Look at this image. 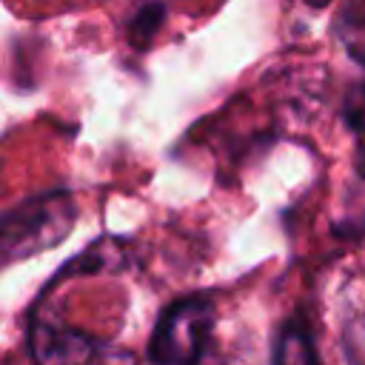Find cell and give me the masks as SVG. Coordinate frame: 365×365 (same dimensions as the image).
I'll return each mask as SVG.
<instances>
[{
	"instance_id": "6da1fadb",
	"label": "cell",
	"mask_w": 365,
	"mask_h": 365,
	"mask_svg": "<svg viewBox=\"0 0 365 365\" xmlns=\"http://www.w3.org/2000/svg\"><path fill=\"white\" fill-rule=\"evenodd\" d=\"M77 222V202L74 194L66 188L34 194L20 200L3 214L0 222V251L3 262L29 259L40 251L60 245Z\"/></svg>"
},
{
	"instance_id": "7a4b0ae2",
	"label": "cell",
	"mask_w": 365,
	"mask_h": 365,
	"mask_svg": "<svg viewBox=\"0 0 365 365\" xmlns=\"http://www.w3.org/2000/svg\"><path fill=\"white\" fill-rule=\"evenodd\" d=\"M214 328V302L202 294L174 299L157 317V325L148 339L151 362H200Z\"/></svg>"
},
{
	"instance_id": "3957f363",
	"label": "cell",
	"mask_w": 365,
	"mask_h": 365,
	"mask_svg": "<svg viewBox=\"0 0 365 365\" xmlns=\"http://www.w3.org/2000/svg\"><path fill=\"white\" fill-rule=\"evenodd\" d=\"M29 351L37 362H88L100 356V342L68 325L34 317L29 325Z\"/></svg>"
},
{
	"instance_id": "277c9868",
	"label": "cell",
	"mask_w": 365,
	"mask_h": 365,
	"mask_svg": "<svg viewBox=\"0 0 365 365\" xmlns=\"http://www.w3.org/2000/svg\"><path fill=\"white\" fill-rule=\"evenodd\" d=\"M131 265V251L123 237H100L86 245L74 259L60 265L57 279L66 277H91V274H120Z\"/></svg>"
},
{
	"instance_id": "5b68a950",
	"label": "cell",
	"mask_w": 365,
	"mask_h": 365,
	"mask_svg": "<svg viewBox=\"0 0 365 365\" xmlns=\"http://www.w3.org/2000/svg\"><path fill=\"white\" fill-rule=\"evenodd\" d=\"M271 359L282 362V365H311V362H317L314 334H311V328L305 325L302 317H291L288 322L279 325Z\"/></svg>"
},
{
	"instance_id": "8992f818",
	"label": "cell",
	"mask_w": 365,
	"mask_h": 365,
	"mask_svg": "<svg viewBox=\"0 0 365 365\" xmlns=\"http://www.w3.org/2000/svg\"><path fill=\"white\" fill-rule=\"evenodd\" d=\"M163 23H165V3H160V0H145V3H140V6L134 9V14L128 17V26H125L131 46L140 48V51L151 48V43H154L157 31L163 29Z\"/></svg>"
},
{
	"instance_id": "52a82bcc",
	"label": "cell",
	"mask_w": 365,
	"mask_h": 365,
	"mask_svg": "<svg viewBox=\"0 0 365 365\" xmlns=\"http://www.w3.org/2000/svg\"><path fill=\"white\" fill-rule=\"evenodd\" d=\"M339 34L348 48V54L365 66V0H351L342 20H339Z\"/></svg>"
},
{
	"instance_id": "ba28073f",
	"label": "cell",
	"mask_w": 365,
	"mask_h": 365,
	"mask_svg": "<svg viewBox=\"0 0 365 365\" xmlns=\"http://www.w3.org/2000/svg\"><path fill=\"white\" fill-rule=\"evenodd\" d=\"M342 117H345V123H348L351 131L365 134V80L362 83H354L351 91L345 94Z\"/></svg>"
},
{
	"instance_id": "9c48e42d",
	"label": "cell",
	"mask_w": 365,
	"mask_h": 365,
	"mask_svg": "<svg viewBox=\"0 0 365 365\" xmlns=\"http://www.w3.org/2000/svg\"><path fill=\"white\" fill-rule=\"evenodd\" d=\"M305 3H308V6H328L331 0H305Z\"/></svg>"
}]
</instances>
